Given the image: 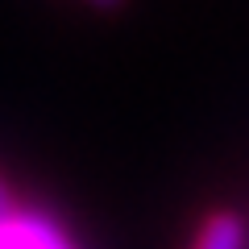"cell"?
<instances>
[{"label": "cell", "instance_id": "6da1fadb", "mask_svg": "<svg viewBox=\"0 0 249 249\" xmlns=\"http://www.w3.org/2000/svg\"><path fill=\"white\" fill-rule=\"evenodd\" d=\"M0 249H79V245L54 216L13 204L0 216Z\"/></svg>", "mask_w": 249, "mask_h": 249}, {"label": "cell", "instance_id": "7a4b0ae2", "mask_svg": "<svg viewBox=\"0 0 249 249\" xmlns=\"http://www.w3.org/2000/svg\"><path fill=\"white\" fill-rule=\"evenodd\" d=\"M191 249H245V220L237 212H212L191 237Z\"/></svg>", "mask_w": 249, "mask_h": 249}, {"label": "cell", "instance_id": "3957f363", "mask_svg": "<svg viewBox=\"0 0 249 249\" xmlns=\"http://www.w3.org/2000/svg\"><path fill=\"white\" fill-rule=\"evenodd\" d=\"M9 208H13V199H9V187H4V183H0V216H4V212H9Z\"/></svg>", "mask_w": 249, "mask_h": 249}, {"label": "cell", "instance_id": "277c9868", "mask_svg": "<svg viewBox=\"0 0 249 249\" xmlns=\"http://www.w3.org/2000/svg\"><path fill=\"white\" fill-rule=\"evenodd\" d=\"M88 4H96V9H112V4H121V0H88Z\"/></svg>", "mask_w": 249, "mask_h": 249}]
</instances>
